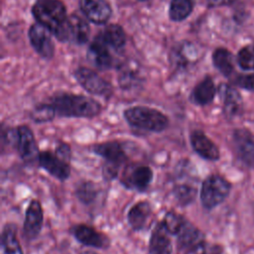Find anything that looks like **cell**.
<instances>
[{
	"mask_svg": "<svg viewBox=\"0 0 254 254\" xmlns=\"http://www.w3.org/2000/svg\"><path fill=\"white\" fill-rule=\"evenodd\" d=\"M44 209L40 200L33 198L30 200L23 221V236L27 240L36 239L43 228Z\"/></svg>",
	"mask_w": 254,
	"mask_h": 254,
	"instance_id": "11",
	"label": "cell"
},
{
	"mask_svg": "<svg viewBox=\"0 0 254 254\" xmlns=\"http://www.w3.org/2000/svg\"><path fill=\"white\" fill-rule=\"evenodd\" d=\"M190 144L192 150L206 161L215 162L220 158L217 145L201 130L195 129L190 133Z\"/></svg>",
	"mask_w": 254,
	"mask_h": 254,
	"instance_id": "14",
	"label": "cell"
},
{
	"mask_svg": "<svg viewBox=\"0 0 254 254\" xmlns=\"http://www.w3.org/2000/svg\"><path fill=\"white\" fill-rule=\"evenodd\" d=\"M55 153L58 157H60L61 159H63L64 161L70 163L71 160V148L70 146L65 143V142H59L56 149H55Z\"/></svg>",
	"mask_w": 254,
	"mask_h": 254,
	"instance_id": "35",
	"label": "cell"
},
{
	"mask_svg": "<svg viewBox=\"0 0 254 254\" xmlns=\"http://www.w3.org/2000/svg\"><path fill=\"white\" fill-rule=\"evenodd\" d=\"M209 7H221L235 3L237 0H206Z\"/></svg>",
	"mask_w": 254,
	"mask_h": 254,
	"instance_id": "36",
	"label": "cell"
},
{
	"mask_svg": "<svg viewBox=\"0 0 254 254\" xmlns=\"http://www.w3.org/2000/svg\"><path fill=\"white\" fill-rule=\"evenodd\" d=\"M83 254H99V253H97V252H92V251H90V252H85V253H83Z\"/></svg>",
	"mask_w": 254,
	"mask_h": 254,
	"instance_id": "37",
	"label": "cell"
},
{
	"mask_svg": "<svg viewBox=\"0 0 254 254\" xmlns=\"http://www.w3.org/2000/svg\"><path fill=\"white\" fill-rule=\"evenodd\" d=\"M152 214V205L148 200L135 202L127 212V222L133 231H141L145 228Z\"/></svg>",
	"mask_w": 254,
	"mask_h": 254,
	"instance_id": "21",
	"label": "cell"
},
{
	"mask_svg": "<svg viewBox=\"0 0 254 254\" xmlns=\"http://www.w3.org/2000/svg\"><path fill=\"white\" fill-rule=\"evenodd\" d=\"M187 220L188 219L181 213H179L175 210H169L165 213L161 222L163 223L166 230L172 236H177L180 233V231L182 230V228L185 225V223L187 222Z\"/></svg>",
	"mask_w": 254,
	"mask_h": 254,
	"instance_id": "29",
	"label": "cell"
},
{
	"mask_svg": "<svg viewBox=\"0 0 254 254\" xmlns=\"http://www.w3.org/2000/svg\"><path fill=\"white\" fill-rule=\"evenodd\" d=\"M214 67L225 77H231L235 71L236 62L230 51L225 48H217L213 51L211 56Z\"/></svg>",
	"mask_w": 254,
	"mask_h": 254,
	"instance_id": "24",
	"label": "cell"
},
{
	"mask_svg": "<svg viewBox=\"0 0 254 254\" xmlns=\"http://www.w3.org/2000/svg\"><path fill=\"white\" fill-rule=\"evenodd\" d=\"M170 236L171 234L163 223L159 221L153 228L149 239V254H173V243Z\"/></svg>",
	"mask_w": 254,
	"mask_h": 254,
	"instance_id": "19",
	"label": "cell"
},
{
	"mask_svg": "<svg viewBox=\"0 0 254 254\" xmlns=\"http://www.w3.org/2000/svg\"><path fill=\"white\" fill-rule=\"evenodd\" d=\"M236 64L243 71L250 72L254 70V45L242 47L235 58Z\"/></svg>",
	"mask_w": 254,
	"mask_h": 254,
	"instance_id": "31",
	"label": "cell"
},
{
	"mask_svg": "<svg viewBox=\"0 0 254 254\" xmlns=\"http://www.w3.org/2000/svg\"><path fill=\"white\" fill-rule=\"evenodd\" d=\"M139 1H147V0H139Z\"/></svg>",
	"mask_w": 254,
	"mask_h": 254,
	"instance_id": "38",
	"label": "cell"
},
{
	"mask_svg": "<svg viewBox=\"0 0 254 254\" xmlns=\"http://www.w3.org/2000/svg\"><path fill=\"white\" fill-rule=\"evenodd\" d=\"M90 150L104 160L102 177L105 181H113L119 177L120 168L127 164L128 156L121 142L117 140L93 144Z\"/></svg>",
	"mask_w": 254,
	"mask_h": 254,
	"instance_id": "4",
	"label": "cell"
},
{
	"mask_svg": "<svg viewBox=\"0 0 254 254\" xmlns=\"http://www.w3.org/2000/svg\"><path fill=\"white\" fill-rule=\"evenodd\" d=\"M38 165L53 178L60 182L66 181L70 176V165L56 155L55 152L40 151Z\"/></svg>",
	"mask_w": 254,
	"mask_h": 254,
	"instance_id": "12",
	"label": "cell"
},
{
	"mask_svg": "<svg viewBox=\"0 0 254 254\" xmlns=\"http://www.w3.org/2000/svg\"><path fill=\"white\" fill-rule=\"evenodd\" d=\"M89 25L80 16L73 14L67 18L62 42H71L81 45L87 42L89 37Z\"/></svg>",
	"mask_w": 254,
	"mask_h": 254,
	"instance_id": "15",
	"label": "cell"
},
{
	"mask_svg": "<svg viewBox=\"0 0 254 254\" xmlns=\"http://www.w3.org/2000/svg\"><path fill=\"white\" fill-rule=\"evenodd\" d=\"M56 116H57L56 111L50 102L49 103H40V104L36 105L30 113V118L35 123H38V124L51 122L55 119Z\"/></svg>",
	"mask_w": 254,
	"mask_h": 254,
	"instance_id": "30",
	"label": "cell"
},
{
	"mask_svg": "<svg viewBox=\"0 0 254 254\" xmlns=\"http://www.w3.org/2000/svg\"><path fill=\"white\" fill-rule=\"evenodd\" d=\"M50 103L53 105L57 116L64 118H93L102 111V105L95 99L69 92L54 94Z\"/></svg>",
	"mask_w": 254,
	"mask_h": 254,
	"instance_id": "1",
	"label": "cell"
},
{
	"mask_svg": "<svg viewBox=\"0 0 254 254\" xmlns=\"http://www.w3.org/2000/svg\"><path fill=\"white\" fill-rule=\"evenodd\" d=\"M222 101V111L226 118L231 119L240 114L242 110V97L238 90L230 84L222 83L218 87Z\"/></svg>",
	"mask_w": 254,
	"mask_h": 254,
	"instance_id": "18",
	"label": "cell"
},
{
	"mask_svg": "<svg viewBox=\"0 0 254 254\" xmlns=\"http://www.w3.org/2000/svg\"><path fill=\"white\" fill-rule=\"evenodd\" d=\"M16 131L17 139L15 150L21 160L26 164L38 163L40 151L33 130L28 125L21 124L16 127Z\"/></svg>",
	"mask_w": 254,
	"mask_h": 254,
	"instance_id": "8",
	"label": "cell"
},
{
	"mask_svg": "<svg viewBox=\"0 0 254 254\" xmlns=\"http://www.w3.org/2000/svg\"><path fill=\"white\" fill-rule=\"evenodd\" d=\"M30 43L39 56L44 59H51L55 54V45L52 33L43 25L37 23L30 27L28 32Z\"/></svg>",
	"mask_w": 254,
	"mask_h": 254,
	"instance_id": "13",
	"label": "cell"
},
{
	"mask_svg": "<svg viewBox=\"0 0 254 254\" xmlns=\"http://www.w3.org/2000/svg\"><path fill=\"white\" fill-rule=\"evenodd\" d=\"M16 139H17L16 127H8L4 123H2L1 130H0L1 153L4 154L6 148H14L15 149Z\"/></svg>",
	"mask_w": 254,
	"mask_h": 254,
	"instance_id": "32",
	"label": "cell"
},
{
	"mask_svg": "<svg viewBox=\"0 0 254 254\" xmlns=\"http://www.w3.org/2000/svg\"><path fill=\"white\" fill-rule=\"evenodd\" d=\"M107 47V44L99 35L89 45L87 51L88 60L93 65L100 69L109 68L112 64V57Z\"/></svg>",
	"mask_w": 254,
	"mask_h": 254,
	"instance_id": "20",
	"label": "cell"
},
{
	"mask_svg": "<svg viewBox=\"0 0 254 254\" xmlns=\"http://www.w3.org/2000/svg\"><path fill=\"white\" fill-rule=\"evenodd\" d=\"M139 81H140L139 77L137 76V74L135 72H133V70L122 71V73L120 74V77L118 79V82L123 89L134 88L139 83Z\"/></svg>",
	"mask_w": 254,
	"mask_h": 254,
	"instance_id": "34",
	"label": "cell"
},
{
	"mask_svg": "<svg viewBox=\"0 0 254 254\" xmlns=\"http://www.w3.org/2000/svg\"><path fill=\"white\" fill-rule=\"evenodd\" d=\"M231 184L222 176L212 174L206 177L199 190V199L202 207L211 210L221 204L229 195Z\"/></svg>",
	"mask_w": 254,
	"mask_h": 254,
	"instance_id": "5",
	"label": "cell"
},
{
	"mask_svg": "<svg viewBox=\"0 0 254 254\" xmlns=\"http://www.w3.org/2000/svg\"><path fill=\"white\" fill-rule=\"evenodd\" d=\"M193 8V0H171L169 16L172 21L180 22L190 16Z\"/></svg>",
	"mask_w": 254,
	"mask_h": 254,
	"instance_id": "28",
	"label": "cell"
},
{
	"mask_svg": "<svg viewBox=\"0 0 254 254\" xmlns=\"http://www.w3.org/2000/svg\"><path fill=\"white\" fill-rule=\"evenodd\" d=\"M68 231L78 243L87 247L107 249L111 243L110 238L105 233H102L93 226L85 223L74 224L70 226Z\"/></svg>",
	"mask_w": 254,
	"mask_h": 254,
	"instance_id": "9",
	"label": "cell"
},
{
	"mask_svg": "<svg viewBox=\"0 0 254 254\" xmlns=\"http://www.w3.org/2000/svg\"><path fill=\"white\" fill-rule=\"evenodd\" d=\"M177 237V247L180 252L185 254L194 250L196 247L205 242V236L191 222L187 220Z\"/></svg>",
	"mask_w": 254,
	"mask_h": 254,
	"instance_id": "17",
	"label": "cell"
},
{
	"mask_svg": "<svg viewBox=\"0 0 254 254\" xmlns=\"http://www.w3.org/2000/svg\"><path fill=\"white\" fill-rule=\"evenodd\" d=\"M232 82L235 86L252 91L254 90V72L238 73L232 77Z\"/></svg>",
	"mask_w": 254,
	"mask_h": 254,
	"instance_id": "33",
	"label": "cell"
},
{
	"mask_svg": "<svg viewBox=\"0 0 254 254\" xmlns=\"http://www.w3.org/2000/svg\"><path fill=\"white\" fill-rule=\"evenodd\" d=\"M79 6L85 18L97 25L106 23L112 15V8L106 0H79Z\"/></svg>",
	"mask_w": 254,
	"mask_h": 254,
	"instance_id": "16",
	"label": "cell"
},
{
	"mask_svg": "<svg viewBox=\"0 0 254 254\" xmlns=\"http://www.w3.org/2000/svg\"><path fill=\"white\" fill-rule=\"evenodd\" d=\"M32 13L39 24L62 41L68 17L61 0H37L32 7Z\"/></svg>",
	"mask_w": 254,
	"mask_h": 254,
	"instance_id": "2",
	"label": "cell"
},
{
	"mask_svg": "<svg viewBox=\"0 0 254 254\" xmlns=\"http://www.w3.org/2000/svg\"><path fill=\"white\" fill-rule=\"evenodd\" d=\"M79 85L88 93L108 99L113 93V87L97 72L87 67H78L73 72Z\"/></svg>",
	"mask_w": 254,
	"mask_h": 254,
	"instance_id": "7",
	"label": "cell"
},
{
	"mask_svg": "<svg viewBox=\"0 0 254 254\" xmlns=\"http://www.w3.org/2000/svg\"><path fill=\"white\" fill-rule=\"evenodd\" d=\"M99 193L97 185L89 180L78 182L74 189V195L79 202L84 205H90L95 202Z\"/></svg>",
	"mask_w": 254,
	"mask_h": 254,
	"instance_id": "25",
	"label": "cell"
},
{
	"mask_svg": "<svg viewBox=\"0 0 254 254\" xmlns=\"http://www.w3.org/2000/svg\"><path fill=\"white\" fill-rule=\"evenodd\" d=\"M107 46L114 50L122 49L126 44V34L123 28L117 24H110L100 34Z\"/></svg>",
	"mask_w": 254,
	"mask_h": 254,
	"instance_id": "26",
	"label": "cell"
},
{
	"mask_svg": "<svg viewBox=\"0 0 254 254\" xmlns=\"http://www.w3.org/2000/svg\"><path fill=\"white\" fill-rule=\"evenodd\" d=\"M232 144L238 160L254 169V133L247 128H237L232 133Z\"/></svg>",
	"mask_w": 254,
	"mask_h": 254,
	"instance_id": "10",
	"label": "cell"
},
{
	"mask_svg": "<svg viewBox=\"0 0 254 254\" xmlns=\"http://www.w3.org/2000/svg\"><path fill=\"white\" fill-rule=\"evenodd\" d=\"M123 117L130 127L136 130L161 133L170 124L168 116L162 111L148 106H131L123 111Z\"/></svg>",
	"mask_w": 254,
	"mask_h": 254,
	"instance_id": "3",
	"label": "cell"
},
{
	"mask_svg": "<svg viewBox=\"0 0 254 254\" xmlns=\"http://www.w3.org/2000/svg\"><path fill=\"white\" fill-rule=\"evenodd\" d=\"M1 254H24L18 239V227L15 223L7 222L1 231L0 239Z\"/></svg>",
	"mask_w": 254,
	"mask_h": 254,
	"instance_id": "23",
	"label": "cell"
},
{
	"mask_svg": "<svg viewBox=\"0 0 254 254\" xmlns=\"http://www.w3.org/2000/svg\"><path fill=\"white\" fill-rule=\"evenodd\" d=\"M216 86L210 76H205L191 90L190 100L198 106H205L211 103L216 94Z\"/></svg>",
	"mask_w": 254,
	"mask_h": 254,
	"instance_id": "22",
	"label": "cell"
},
{
	"mask_svg": "<svg viewBox=\"0 0 254 254\" xmlns=\"http://www.w3.org/2000/svg\"><path fill=\"white\" fill-rule=\"evenodd\" d=\"M173 193L179 205L188 206L195 200L197 195V188L190 183H180L174 186Z\"/></svg>",
	"mask_w": 254,
	"mask_h": 254,
	"instance_id": "27",
	"label": "cell"
},
{
	"mask_svg": "<svg viewBox=\"0 0 254 254\" xmlns=\"http://www.w3.org/2000/svg\"><path fill=\"white\" fill-rule=\"evenodd\" d=\"M154 172L151 167L141 163L125 165L119 176L120 184L127 190L143 192L153 182Z\"/></svg>",
	"mask_w": 254,
	"mask_h": 254,
	"instance_id": "6",
	"label": "cell"
}]
</instances>
